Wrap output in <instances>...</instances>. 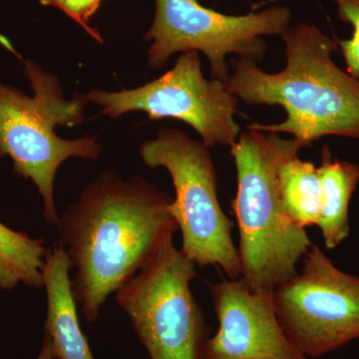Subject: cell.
Returning a JSON list of instances; mask_svg holds the SVG:
<instances>
[{
  "mask_svg": "<svg viewBox=\"0 0 359 359\" xmlns=\"http://www.w3.org/2000/svg\"><path fill=\"white\" fill-rule=\"evenodd\" d=\"M173 198L142 177H97L61 216L59 242L69 257L72 292L88 323L178 230Z\"/></svg>",
  "mask_w": 359,
  "mask_h": 359,
  "instance_id": "1",
  "label": "cell"
},
{
  "mask_svg": "<svg viewBox=\"0 0 359 359\" xmlns=\"http://www.w3.org/2000/svg\"><path fill=\"white\" fill-rule=\"evenodd\" d=\"M287 65L266 73L256 63L231 59L226 88L249 105H280L287 117L278 124L252 123L248 129L290 134L309 147L325 136L359 140V80L340 69L332 58L339 50L313 23L290 26L283 33Z\"/></svg>",
  "mask_w": 359,
  "mask_h": 359,
  "instance_id": "2",
  "label": "cell"
},
{
  "mask_svg": "<svg viewBox=\"0 0 359 359\" xmlns=\"http://www.w3.org/2000/svg\"><path fill=\"white\" fill-rule=\"evenodd\" d=\"M302 148L294 138L252 129L231 147L237 170L231 209L240 237V278L255 292H273L294 278L313 245L306 230L287 218L278 192V166Z\"/></svg>",
  "mask_w": 359,
  "mask_h": 359,
  "instance_id": "3",
  "label": "cell"
},
{
  "mask_svg": "<svg viewBox=\"0 0 359 359\" xmlns=\"http://www.w3.org/2000/svg\"><path fill=\"white\" fill-rule=\"evenodd\" d=\"M25 66L33 96L0 82V156L11 158L14 174L36 186L44 219L56 226L54 181L59 168L69 158L97 160L102 146L95 137L66 140L56 134L57 126L82 124L88 102L83 94L65 99L57 78L34 61H25Z\"/></svg>",
  "mask_w": 359,
  "mask_h": 359,
  "instance_id": "4",
  "label": "cell"
},
{
  "mask_svg": "<svg viewBox=\"0 0 359 359\" xmlns=\"http://www.w3.org/2000/svg\"><path fill=\"white\" fill-rule=\"evenodd\" d=\"M209 147L178 129L160 130L141 144L139 153L151 169L164 168L176 197L170 212L182 235L181 250L199 268L219 266L231 280L241 276L233 222L218 198V177Z\"/></svg>",
  "mask_w": 359,
  "mask_h": 359,
  "instance_id": "5",
  "label": "cell"
},
{
  "mask_svg": "<svg viewBox=\"0 0 359 359\" xmlns=\"http://www.w3.org/2000/svg\"><path fill=\"white\" fill-rule=\"evenodd\" d=\"M196 268L171 236L115 292L149 358L202 359L212 330L191 290Z\"/></svg>",
  "mask_w": 359,
  "mask_h": 359,
  "instance_id": "6",
  "label": "cell"
},
{
  "mask_svg": "<svg viewBox=\"0 0 359 359\" xmlns=\"http://www.w3.org/2000/svg\"><path fill=\"white\" fill-rule=\"evenodd\" d=\"M155 2L154 21L144 36L146 41H152L149 66L162 69L174 53L200 51L209 60L212 79L223 81L230 75L229 55L257 65L266 55L263 37L282 36L292 20V13L285 6L229 15L203 6L198 0Z\"/></svg>",
  "mask_w": 359,
  "mask_h": 359,
  "instance_id": "7",
  "label": "cell"
},
{
  "mask_svg": "<svg viewBox=\"0 0 359 359\" xmlns=\"http://www.w3.org/2000/svg\"><path fill=\"white\" fill-rule=\"evenodd\" d=\"M84 96L87 102L102 108L101 114L112 119L144 112L150 120L170 118L185 122L209 148H231L241 135L235 120L238 99L223 80L205 79L197 51L182 53L172 69L138 88L118 92L93 89Z\"/></svg>",
  "mask_w": 359,
  "mask_h": 359,
  "instance_id": "8",
  "label": "cell"
},
{
  "mask_svg": "<svg viewBox=\"0 0 359 359\" xmlns=\"http://www.w3.org/2000/svg\"><path fill=\"white\" fill-rule=\"evenodd\" d=\"M304 266L273 290L278 320L306 358H320L359 339V278L340 271L313 245Z\"/></svg>",
  "mask_w": 359,
  "mask_h": 359,
  "instance_id": "9",
  "label": "cell"
},
{
  "mask_svg": "<svg viewBox=\"0 0 359 359\" xmlns=\"http://www.w3.org/2000/svg\"><path fill=\"white\" fill-rule=\"evenodd\" d=\"M209 287L219 328L202 359H309L283 330L273 292H255L242 278Z\"/></svg>",
  "mask_w": 359,
  "mask_h": 359,
  "instance_id": "10",
  "label": "cell"
},
{
  "mask_svg": "<svg viewBox=\"0 0 359 359\" xmlns=\"http://www.w3.org/2000/svg\"><path fill=\"white\" fill-rule=\"evenodd\" d=\"M69 257L58 243L46 250L42 276L46 290L45 335L51 340L54 359H95L80 327L77 302L71 285Z\"/></svg>",
  "mask_w": 359,
  "mask_h": 359,
  "instance_id": "11",
  "label": "cell"
},
{
  "mask_svg": "<svg viewBox=\"0 0 359 359\" xmlns=\"http://www.w3.org/2000/svg\"><path fill=\"white\" fill-rule=\"evenodd\" d=\"M318 172L323 195L318 226L325 247L334 250L349 236V202L359 182V166L334 159L330 148L323 146Z\"/></svg>",
  "mask_w": 359,
  "mask_h": 359,
  "instance_id": "12",
  "label": "cell"
},
{
  "mask_svg": "<svg viewBox=\"0 0 359 359\" xmlns=\"http://www.w3.org/2000/svg\"><path fill=\"white\" fill-rule=\"evenodd\" d=\"M278 185L283 209L290 221L304 230L318 226L323 195L313 163L299 159V154L285 158L278 166Z\"/></svg>",
  "mask_w": 359,
  "mask_h": 359,
  "instance_id": "13",
  "label": "cell"
},
{
  "mask_svg": "<svg viewBox=\"0 0 359 359\" xmlns=\"http://www.w3.org/2000/svg\"><path fill=\"white\" fill-rule=\"evenodd\" d=\"M46 250L42 238H32L0 222V289L13 290L20 283L43 289L42 268Z\"/></svg>",
  "mask_w": 359,
  "mask_h": 359,
  "instance_id": "14",
  "label": "cell"
},
{
  "mask_svg": "<svg viewBox=\"0 0 359 359\" xmlns=\"http://www.w3.org/2000/svg\"><path fill=\"white\" fill-rule=\"evenodd\" d=\"M337 6V15L353 26L351 39H337L347 67V73L359 80V0H330Z\"/></svg>",
  "mask_w": 359,
  "mask_h": 359,
  "instance_id": "15",
  "label": "cell"
},
{
  "mask_svg": "<svg viewBox=\"0 0 359 359\" xmlns=\"http://www.w3.org/2000/svg\"><path fill=\"white\" fill-rule=\"evenodd\" d=\"M43 6L55 7L60 9L83 28L84 32L99 43H103L100 32L90 25V20L95 15L104 0H39Z\"/></svg>",
  "mask_w": 359,
  "mask_h": 359,
  "instance_id": "16",
  "label": "cell"
},
{
  "mask_svg": "<svg viewBox=\"0 0 359 359\" xmlns=\"http://www.w3.org/2000/svg\"><path fill=\"white\" fill-rule=\"evenodd\" d=\"M36 359H54L53 351H52L51 340L45 335L43 344Z\"/></svg>",
  "mask_w": 359,
  "mask_h": 359,
  "instance_id": "17",
  "label": "cell"
}]
</instances>
